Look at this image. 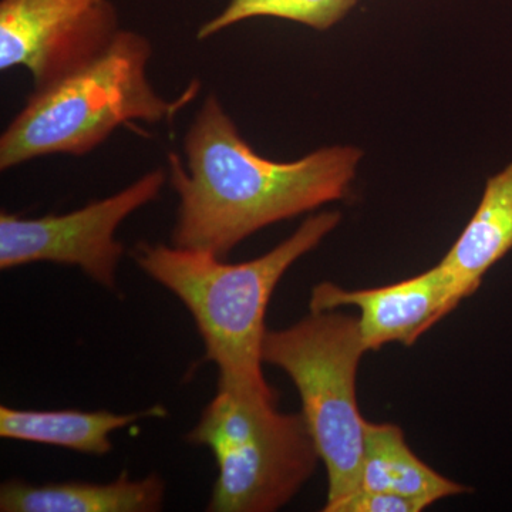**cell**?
I'll return each mask as SVG.
<instances>
[{
    "label": "cell",
    "mask_w": 512,
    "mask_h": 512,
    "mask_svg": "<svg viewBox=\"0 0 512 512\" xmlns=\"http://www.w3.org/2000/svg\"><path fill=\"white\" fill-rule=\"evenodd\" d=\"M184 151L185 163L168 154V178L180 200L171 242L222 259L268 225L345 198L362 158L359 148L336 146L291 163L266 160L215 94L195 114Z\"/></svg>",
    "instance_id": "cell-1"
},
{
    "label": "cell",
    "mask_w": 512,
    "mask_h": 512,
    "mask_svg": "<svg viewBox=\"0 0 512 512\" xmlns=\"http://www.w3.org/2000/svg\"><path fill=\"white\" fill-rule=\"evenodd\" d=\"M339 222V212H320L272 251L241 264L148 242H138L131 255L141 271L190 311L204 340L205 359L220 370L218 386L275 394L262 373L266 309L285 272Z\"/></svg>",
    "instance_id": "cell-2"
},
{
    "label": "cell",
    "mask_w": 512,
    "mask_h": 512,
    "mask_svg": "<svg viewBox=\"0 0 512 512\" xmlns=\"http://www.w3.org/2000/svg\"><path fill=\"white\" fill-rule=\"evenodd\" d=\"M151 55L146 36L121 29L90 62L35 89L0 136V170L56 154L86 156L130 121H173L200 86L164 99L148 80Z\"/></svg>",
    "instance_id": "cell-3"
},
{
    "label": "cell",
    "mask_w": 512,
    "mask_h": 512,
    "mask_svg": "<svg viewBox=\"0 0 512 512\" xmlns=\"http://www.w3.org/2000/svg\"><path fill=\"white\" fill-rule=\"evenodd\" d=\"M210 448L218 477L207 511L271 512L284 507L315 473L318 447L303 414L276 410V394L218 386L188 433Z\"/></svg>",
    "instance_id": "cell-4"
},
{
    "label": "cell",
    "mask_w": 512,
    "mask_h": 512,
    "mask_svg": "<svg viewBox=\"0 0 512 512\" xmlns=\"http://www.w3.org/2000/svg\"><path fill=\"white\" fill-rule=\"evenodd\" d=\"M366 352L359 319L335 311L311 312L265 335L262 359L291 377L325 464V512L338 511L360 488L366 420L357 406L356 377Z\"/></svg>",
    "instance_id": "cell-5"
},
{
    "label": "cell",
    "mask_w": 512,
    "mask_h": 512,
    "mask_svg": "<svg viewBox=\"0 0 512 512\" xmlns=\"http://www.w3.org/2000/svg\"><path fill=\"white\" fill-rule=\"evenodd\" d=\"M168 171L156 168L103 200L69 214L23 218L0 214V269L35 262L77 266L104 288L116 289V271L124 247L117 228L128 215L157 200Z\"/></svg>",
    "instance_id": "cell-6"
},
{
    "label": "cell",
    "mask_w": 512,
    "mask_h": 512,
    "mask_svg": "<svg viewBox=\"0 0 512 512\" xmlns=\"http://www.w3.org/2000/svg\"><path fill=\"white\" fill-rule=\"evenodd\" d=\"M120 30L110 0H0V70L23 67L40 89L90 62Z\"/></svg>",
    "instance_id": "cell-7"
},
{
    "label": "cell",
    "mask_w": 512,
    "mask_h": 512,
    "mask_svg": "<svg viewBox=\"0 0 512 512\" xmlns=\"http://www.w3.org/2000/svg\"><path fill=\"white\" fill-rule=\"evenodd\" d=\"M464 296L440 265L397 284L372 289L340 288L322 282L312 291L311 312L359 309V328L367 352L389 343L412 346L427 330L454 311Z\"/></svg>",
    "instance_id": "cell-8"
},
{
    "label": "cell",
    "mask_w": 512,
    "mask_h": 512,
    "mask_svg": "<svg viewBox=\"0 0 512 512\" xmlns=\"http://www.w3.org/2000/svg\"><path fill=\"white\" fill-rule=\"evenodd\" d=\"M164 481L158 474L131 480L126 471L107 484L6 481L0 487L3 512H153L163 507Z\"/></svg>",
    "instance_id": "cell-9"
},
{
    "label": "cell",
    "mask_w": 512,
    "mask_h": 512,
    "mask_svg": "<svg viewBox=\"0 0 512 512\" xmlns=\"http://www.w3.org/2000/svg\"><path fill=\"white\" fill-rule=\"evenodd\" d=\"M511 249L512 163L487 181L473 218L439 265L466 299Z\"/></svg>",
    "instance_id": "cell-10"
},
{
    "label": "cell",
    "mask_w": 512,
    "mask_h": 512,
    "mask_svg": "<svg viewBox=\"0 0 512 512\" xmlns=\"http://www.w3.org/2000/svg\"><path fill=\"white\" fill-rule=\"evenodd\" d=\"M360 488L410 498L423 510L443 498L466 494L470 488L448 480L427 466L407 446L394 424L366 420Z\"/></svg>",
    "instance_id": "cell-11"
},
{
    "label": "cell",
    "mask_w": 512,
    "mask_h": 512,
    "mask_svg": "<svg viewBox=\"0 0 512 512\" xmlns=\"http://www.w3.org/2000/svg\"><path fill=\"white\" fill-rule=\"evenodd\" d=\"M156 406L143 413L80 412V410H22L0 406V437L29 441L104 456L113 444L110 436L144 417L164 416Z\"/></svg>",
    "instance_id": "cell-12"
},
{
    "label": "cell",
    "mask_w": 512,
    "mask_h": 512,
    "mask_svg": "<svg viewBox=\"0 0 512 512\" xmlns=\"http://www.w3.org/2000/svg\"><path fill=\"white\" fill-rule=\"evenodd\" d=\"M357 0H229L215 18L198 29L197 39L207 40L231 26L254 18H276L328 30L340 22Z\"/></svg>",
    "instance_id": "cell-13"
},
{
    "label": "cell",
    "mask_w": 512,
    "mask_h": 512,
    "mask_svg": "<svg viewBox=\"0 0 512 512\" xmlns=\"http://www.w3.org/2000/svg\"><path fill=\"white\" fill-rule=\"evenodd\" d=\"M423 508L410 498L382 491L359 490L350 495L336 512H420Z\"/></svg>",
    "instance_id": "cell-14"
}]
</instances>
